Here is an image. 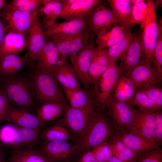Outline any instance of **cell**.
I'll use <instances>...</instances> for the list:
<instances>
[{"label": "cell", "instance_id": "cell-31", "mask_svg": "<svg viewBox=\"0 0 162 162\" xmlns=\"http://www.w3.org/2000/svg\"><path fill=\"white\" fill-rule=\"evenodd\" d=\"M54 73L62 88L71 90L81 88L71 64L67 62Z\"/></svg>", "mask_w": 162, "mask_h": 162}, {"label": "cell", "instance_id": "cell-27", "mask_svg": "<svg viewBox=\"0 0 162 162\" xmlns=\"http://www.w3.org/2000/svg\"><path fill=\"white\" fill-rule=\"evenodd\" d=\"M113 62L108 55L107 49L95 47L89 71L93 84Z\"/></svg>", "mask_w": 162, "mask_h": 162}, {"label": "cell", "instance_id": "cell-1", "mask_svg": "<svg viewBox=\"0 0 162 162\" xmlns=\"http://www.w3.org/2000/svg\"><path fill=\"white\" fill-rule=\"evenodd\" d=\"M0 87L6 93L10 104L24 111L36 113L37 103L31 74L18 73L1 79Z\"/></svg>", "mask_w": 162, "mask_h": 162}, {"label": "cell", "instance_id": "cell-34", "mask_svg": "<svg viewBox=\"0 0 162 162\" xmlns=\"http://www.w3.org/2000/svg\"><path fill=\"white\" fill-rule=\"evenodd\" d=\"M73 136L69 130L58 122L42 132L41 139L44 141H69Z\"/></svg>", "mask_w": 162, "mask_h": 162}, {"label": "cell", "instance_id": "cell-11", "mask_svg": "<svg viewBox=\"0 0 162 162\" xmlns=\"http://www.w3.org/2000/svg\"><path fill=\"white\" fill-rule=\"evenodd\" d=\"M101 1L92 10L87 17L88 27L90 34L95 37L102 29L118 24L117 19L112 10Z\"/></svg>", "mask_w": 162, "mask_h": 162}, {"label": "cell", "instance_id": "cell-10", "mask_svg": "<svg viewBox=\"0 0 162 162\" xmlns=\"http://www.w3.org/2000/svg\"><path fill=\"white\" fill-rule=\"evenodd\" d=\"M154 111L135 108L133 121L127 132L141 136L157 145L155 138Z\"/></svg>", "mask_w": 162, "mask_h": 162}, {"label": "cell", "instance_id": "cell-49", "mask_svg": "<svg viewBox=\"0 0 162 162\" xmlns=\"http://www.w3.org/2000/svg\"><path fill=\"white\" fill-rule=\"evenodd\" d=\"M4 148L0 142V162H6L5 160V152Z\"/></svg>", "mask_w": 162, "mask_h": 162}, {"label": "cell", "instance_id": "cell-13", "mask_svg": "<svg viewBox=\"0 0 162 162\" xmlns=\"http://www.w3.org/2000/svg\"><path fill=\"white\" fill-rule=\"evenodd\" d=\"M120 59L119 67L123 74L130 72L145 61L146 57L140 29L136 33L127 50Z\"/></svg>", "mask_w": 162, "mask_h": 162}, {"label": "cell", "instance_id": "cell-47", "mask_svg": "<svg viewBox=\"0 0 162 162\" xmlns=\"http://www.w3.org/2000/svg\"><path fill=\"white\" fill-rule=\"evenodd\" d=\"M76 162H98L91 150L85 152L80 155Z\"/></svg>", "mask_w": 162, "mask_h": 162}, {"label": "cell", "instance_id": "cell-43", "mask_svg": "<svg viewBox=\"0 0 162 162\" xmlns=\"http://www.w3.org/2000/svg\"><path fill=\"white\" fill-rule=\"evenodd\" d=\"M139 89L144 92L158 106L162 109V89L161 87L144 86Z\"/></svg>", "mask_w": 162, "mask_h": 162}, {"label": "cell", "instance_id": "cell-55", "mask_svg": "<svg viewBox=\"0 0 162 162\" xmlns=\"http://www.w3.org/2000/svg\"><path fill=\"white\" fill-rule=\"evenodd\" d=\"M1 78L0 76V82H1Z\"/></svg>", "mask_w": 162, "mask_h": 162}, {"label": "cell", "instance_id": "cell-46", "mask_svg": "<svg viewBox=\"0 0 162 162\" xmlns=\"http://www.w3.org/2000/svg\"><path fill=\"white\" fill-rule=\"evenodd\" d=\"M6 162H27L17 149H12Z\"/></svg>", "mask_w": 162, "mask_h": 162}, {"label": "cell", "instance_id": "cell-14", "mask_svg": "<svg viewBox=\"0 0 162 162\" xmlns=\"http://www.w3.org/2000/svg\"><path fill=\"white\" fill-rule=\"evenodd\" d=\"M27 34V55L31 70L33 68L36 58L46 41L45 31L39 18L33 23Z\"/></svg>", "mask_w": 162, "mask_h": 162}, {"label": "cell", "instance_id": "cell-30", "mask_svg": "<svg viewBox=\"0 0 162 162\" xmlns=\"http://www.w3.org/2000/svg\"><path fill=\"white\" fill-rule=\"evenodd\" d=\"M138 89L136 85L122 74L118 80L112 96L118 101L128 103Z\"/></svg>", "mask_w": 162, "mask_h": 162}, {"label": "cell", "instance_id": "cell-18", "mask_svg": "<svg viewBox=\"0 0 162 162\" xmlns=\"http://www.w3.org/2000/svg\"><path fill=\"white\" fill-rule=\"evenodd\" d=\"M4 121L18 126L42 129L45 123L41 121L34 114L27 112L9 104Z\"/></svg>", "mask_w": 162, "mask_h": 162}, {"label": "cell", "instance_id": "cell-44", "mask_svg": "<svg viewBox=\"0 0 162 162\" xmlns=\"http://www.w3.org/2000/svg\"><path fill=\"white\" fill-rule=\"evenodd\" d=\"M159 110L154 111L155 125V138L157 146L162 145V111Z\"/></svg>", "mask_w": 162, "mask_h": 162}, {"label": "cell", "instance_id": "cell-53", "mask_svg": "<svg viewBox=\"0 0 162 162\" xmlns=\"http://www.w3.org/2000/svg\"><path fill=\"white\" fill-rule=\"evenodd\" d=\"M6 1L5 0H0V11L3 9L6 5Z\"/></svg>", "mask_w": 162, "mask_h": 162}, {"label": "cell", "instance_id": "cell-32", "mask_svg": "<svg viewBox=\"0 0 162 162\" xmlns=\"http://www.w3.org/2000/svg\"><path fill=\"white\" fill-rule=\"evenodd\" d=\"M117 135L108 142L112 155L122 162H136L139 154L126 146Z\"/></svg>", "mask_w": 162, "mask_h": 162}, {"label": "cell", "instance_id": "cell-12", "mask_svg": "<svg viewBox=\"0 0 162 162\" xmlns=\"http://www.w3.org/2000/svg\"><path fill=\"white\" fill-rule=\"evenodd\" d=\"M140 25L146 57L145 61L151 63L154 58L158 30L156 7Z\"/></svg>", "mask_w": 162, "mask_h": 162}, {"label": "cell", "instance_id": "cell-9", "mask_svg": "<svg viewBox=\"0 0 162 162\" xmlns=\"http://www.w3.org/2000/svg\"><path fill=\"white\" fill-rule=\"evenodd\" d=\"M67 62V58L60 53L56 45L51 41H46L36 58L33 68L55 72Z\"/></svg>", "mask_w": 162, "mask_h": 162}, {"label": "cell", "instance_id": "cell-8", "mask_svg": "<svg viewBox=\"0 0 162 162\" xmlns=\"http://www.w3.org/2000/svg\"><path fill=\"white\" fill-rule=\"evenodd\" d=\"M135 109L128 103L118 101L112 97L108 111L112 124L118 133L127 132L133 121Z\"/></svg>", "mask_w": 162, "mask_h": 162}, {"label": "cell", "instance_id": "cell-3", "mask_svg": "<svg viewBox=\"0 0 162 162\" xmlns=\"http://www.w3.org/2000/svg\"><path fill=\"white\" fill-rule=\"evenodd\" d=\"M123 72L113 62L107 69L93 83L91 92L96 107L108 111V107L118 80Z\"/></svg>", "mask_w": 162, "mask_h": 162}, {"label": "cell", "instance_id": "cell-38", "mask_svg": "<svg viewBox=\"0 0 162 162\" xmlns=\"http://www.w3.org/2000/svg\"><path fill=\"white\" fill-rule=\"evenodd\" d=\"M157 22L158 30L157 41L151 66L160 75H162V20Z\"/></svg>", "mask_w": 162, "mask_h": 162}, {"label": "cell", "instance_id": "cell-25", "mask_svg": "<svg viewBox=\"0 0 162 162\" xmlns=\"http://www.w3.org/2000/svg\"><path fill=\"white\" fill-rule=\"evenodd\" d=\"M27 40L25 35L8 32L5 34L0 46V58L7 55H17L27 49Z\"/></svg>", "mask_w": 162, "mask_h": 162}, {"label": "cell", "instance_id": "cell-21", "mask_svg": "<svg viewBox=\"0 0 162 162\" xmlns=\"http://www.w3.org/2000/svg\"><path fill=\"white\" fill-rule=\"evenodd\" d=\"M130 31L118 24L113 25L100 30L95 37L97 46L107 49L119 41Z\"/></svg>", "mask_w": 162, "mask_h": 162}, {"label": "cell", "instance_id": "cell-29", "mask_svg": "<svg viewBox=\"0 0 162 162\" xmlns=\"http://www.w3.org/2000/svg\"><path fill=\"white\" fill-rule=\"evenodd\" d=\"M107 2L117 19L118 25L131 29L129 22L132 7L130 0H108Z\"/></svg>", "mask_w": 162, "mask_h": 162}, {"label": "cell", "instance_id": "cell-16", "mask_svg": "<svg viewBox=\"0 0 162 162\" xmlns=\"http://www.w3.org/2000/svg\"><path fill=\"white\" fill-rule=\"evenodd\" d=\"M38 150L53 162H67L74 156V145L69 141H44Z\"/></svg>", "mask_w": 162, "mask_h": 162}, {"label": "cell", "instance_id": "cell-48", "mask_svg": "<svg viewBox=\"0 0 162 162\" xmlns=\"http://www.w3.org/2000/svg\"><path fill=\"white\" fill-rule=\"evenodd\" d=\"M8 30L7 28L2 19L0 14V46Z\"/></svg>", "mask_w": 162, "mask_h": 162}, {"label": "cell", "instance_id": "cell-17", "mask_svg": "<svg viewBox=\"0 0 162 162\" xmlns=\"http://www.w3.org/2000/svg\"><path fill=\"white\" fill-rule=\"evenodd\" d=\"M90 36L88 28L77 33L56 38L51 41L63 56L70 58L82 48Z\"/></svg>", "mask_w": 162, "mask_h": 162}, {"label": "cell", "instance_id": "cell-7", "mask_svg": "<svg viewBox=\"0 0 162 162\" xmlns=\"http://www.w3.org/2000/svg\"><path fill=\"white\" fill-rule=\"evenodd\" d=\"M0 14L8 32L25 35L33 23L38 18V11L28 13L15 9L8 4L0 11Z\"/></svg>", "mask_w": 162, "mask_h": 162}, {"label": "cell", "instance_id": "cell-26", "mask_svg": "<svg viewBox=\"0 0 162 162\" xmlns=\"http://www.w3.org/2000/svg\"><path fill=\"white\" fill-rule=\"evenodd\" d=\"M117 136L126 146L139 155L146 151L160 147L148 139L134 134L127 132L118 133Z\"/></svg>", "mask_w": 162, "mask_h": 162}, {"label": "cell", "instance_id": "cell-19", "mask_svg": "<svg viewBox=\"0 0 162 162\" xmlns=\"http://www.w3.org/2000/svg\"><path fill=\"white\" fill-rule=\"evenodd\" d=\"M42 129L16 126L12 140L8 148L14 149H34L41 139Z\"/></svg>", "mask_w": 162, "mask_h": 162}, {"label": "cell", "instance_id": "cell-5", "mask_svg": "<svg viewBox=\"0 0 162 162\" xmlns=\"http://www.w3.org/2000/svg\"><path fill=\"white\" fill-rule=\"evenodd\" d=\"M96 108L93 98L81 108H72L66 104L63 116L59 122L64 124L79 139L88 127Z\"/></svg>", "mask_w": 162, "mask_h": 162}, {"label": "cell", "instance_id": "cell-35", "mask_svg": "<svg viewBox=\"0 0 162 162\" xmlns=\"http://www.w3.org/2000/svg\"><path fill=\"white\" fill-rule=\"evenodd\" d=\"M155 7L154 2L152 0H146L133 6L129 22L131 27L132 28L136 25L140 24Z\"/></svg>", "mask_w": 162, "mask_h": 162}, {"label": "cell", "instance_id": "cell-6", "mask_svg": "<svg viewBox=\"0 0 162 162\" xmlns=\"http://www.w3.org/2000/svg\"><path fill=\"white\" fill-rule=\"evenodd\" d=\"M94 37L91 35L82 48L70 58L71 65L78 81L86 90L91 92L93 81L89 74L95 47Z\"/></svg>", "mask_w": 162, "mask_h": 162}, {"label": "cell", "instance_id": "cell-54", "mask_svg": "<svg viewBox=\"0 0 162 162\" xmlns=\"http://www.w3.org/2000/svg\"><path fill=\"white\" fill-rule=\"evenodd\" d=\"M156 3L154 2L155 4H157L160 6H162V0H156Z\"/></svg>", "mask_w": 162, "mask_h": 162}, {"label": "cell", "instance_id": "cell-36", "mask_svg": "<svg viewBox=\"0 0 162 162\" xmlns=\"http://www.w3.org/2000/svg\"><path fill=\"white\" fill-rule=\"evenodd\" d=\"M136 34V33L130 32L123 39L107 49L108 55L112 61L116 62L121 58L127 50Z\"/></svg>", "mask_w": 162, "mask_h": 162}, {"label": "cell", "instance_id": "cell-20", "mask_svg": "<svg viewBox=\"0 0 162 162\" xmlns=\"http://www.w3.org/2000/svg\"><path fill=\"white\" fill-rule=\"evenodd\" d=\"M88 28L87 18H81L56 23L45 33L46 39L52 40L77 33Z\"/></svg>", "mask_w": 162, "mask_h": 162}, {"label": "cell", "instance_id": "cell-40", "mask_svg": "<svg viewBox=\"0 0 162 162\" xmlns=\"http://www.w3.org/2000/svg\"><path fill=\"white\" fill-rule=\"evenodd\" d=\"M16 149L27 162H53L38 149L28 148Z\"/></svg>", "mask_w": 162, "mask_h": 162}, {"label": "cell", "instance_id": "cell-41", "mask_svg": "<svg viewBox=\"0 0 162 162\" xmlns=\"http://www.w3.org/2000/svg\"><path fill=\"white\" fill-rule=\"evenodd\" d=\"M91 150L98 162H107L112 156L108 142L102 143Z\"/></svg>", "mask_w": 162, "mask_h": 162}, {"label": "cell", "instance_id": "cell-45", "mask_svg": "<svg viewBox=\"0 0 162 162\" xmlns=\"http://www.w3.org/2000/svg\"><path fill=\"white\" fill-rule=\"evenodd\" d=\"M9 104L6 93L0 87V124L4 121V115Z\"/></svg>", "mask_w": 162, "mask_h": 162}, {"label": "cell", "instance_id": "cell-52", "mask_svg": "<svg viewBox=\"0 0 162 162\" xmlns=\"http://www.w3.org/2000/svg\"><path fill=\"white\" fill-rule=\"evenodd\" d=\"M107 162H122L119 159L116 157L112 156Z\"/></svg>", "mask_w": 162, "mask_h": 162}, {"label": "cell", "instance_id": "cell-42", "mask_svg": "<svg viewBox=\"0 0 162 162\" xmlns=\"http://www.w3.org/2000/svg\"><path fill=\"white\" fill-rule=\"evenodd\" d=\"M136 162H162V148L148 150L140 153Z\"/></svg>", "mask_w": 162, "mask_h": 162}, {"label": "cell", "instance_id": "cell-33", "mask_svg": "<svg viewBox=\"0 0 162 162\" xmlns=\"http://www.w3.org/2000/svg\"><path fill=\"white\" fill-rule=\"evenodd\" d=\"M62 91L70 107L80 108L85 106L92 98L91 92L82 88L71 90L62 88Z\"/></svg>", "mask_w": 162, "mask_h": 162}, {"label": "cell", "instance_id": "cell-39", "mask_svg": "<svg viewBox=\"0 0 162 162\" xmlns=\"http://www.w3.org/2000/svg\"><path fill=\"white\" fill-rule=\"evenodd\" d=\"M43 0H14L8 4L17 10L28 13L37 11L42 5Z\"/></svg>", "mask_w": 162, "mask_h": 162}, {"label": "cell", "instance_id": "cell-28", "mask_svg": "<svg viewBox=\"0 0 162 162\" xmlns=\"http://www.w3.org/2000/svg\"><path fill=\"white\" fill-rule=\"evenodd\" d=\"M65 104L53 101L43 103L37 108L36 115L43 122L53 121L64 115Z\"/></svg>", "mask_w": 162, "mask_h": 162}, {"label": "cell", "instance_id": "cell-37", "mask_svg": "<svg viewBox=\"0 0 162 162\" xmlns=\"http://www.w3.org/2000/svg\"><path fill=\"white\" fill-rule=\"evenodd\" d=\"M130 105L138 108L152 111L162 110L143 91L138 89L130 101L128 103Z\"/></svg>", "mask_w": 162, "mask_h": 162}, {"label": "cell", "instance_id": "cell-24", "mask_svg": "<svg viewBox=\"0 0 162 162\" xmlns=\"http://www.w3.org/2000/svg\"><path fill=\"white\" fill-rule=\"evenodd\" d=\"M29 67V61L27 55H6L0 58V76L1 78L14 76L26 66Z\"/></svg>", "mask_w": 162, "mask_h": 162}, {"label": "cell", "instance_id": "cell-23", "mask_svg": "<svg viewBox=\"0 0 162 162\" xmlns=\"http://www.w3.org/2000/svg\"><path fill=\"white\" fill-rule=\"evenodd\" d=\"M100 0H78L71 5L64 7L60 17L69 21L87 18L92 10Z\"/></svg>", "mask_w": 162, "mask_h": 162}, {"label": "cell", "instance_id": "cell-4", "mask_svg": "<svg viewBox=\"0 0 162 162\" xmlns=\"http://www.w3.org/2000/svg\"><path fill=\"white\" fill-rule=\"evenodd\" d=\"M30 70L38 104L51 101L67 104L66 98L54 72L35 68Z\"/></svg>", "mask_w": 162, "mask_h": 162}, {"label": "cell", "instance_id": "cell-56", "mask_svg": "<svg viewBox=\"0 0 162 162\" xmlns=\"http://www.w3.org/2000/svg\"><path fill=\"white\" fill-rule=\"evenodd\" d=\"M67 162H72L71 161H68Z\"/></svg>", "mask_w": 162, "mask_h": 162}, {"label": "cell", "instance_id": "cell-51", "mask_svg": "<svg viewBox=\"0 0 162 162\" xmlns=\"http://www.w3.org/2000/svg\"><path fill=\"white\" fill-rule=\"evenodd\" d=\"M130 4L132 7L133 6L138 3L146 2L145 0H130Z\"/></svg>", "mask_w": 162, "mask_h": 162}, {"label": "cell", "instance_id": "cell-22", "mask_svg": "<svg viewBox=\"0 0 162 162\" xmlns=\"http://www.w3.org/2000/svg\"><path fill=\"white\" fill-rule=\"evenodd\" d=\"M63 7L62 0H43L42 5L38 11V16L42 18L41 23L44 31L57 23Z\"/></svg>", "mask_w": 162, "mask_h": 162}, {"label": "cell", "instance_id": "cell-15", "mask_svg": "<svg viewBox=\"0 0 162 162\" xmlns=\"http://www.w3.org/2000/svg\"><path fill=\"white\" fill-rule=\"evenodd\" d=\"M139 88L144 86L160 87L162 75L159 74L151 66V63L145 61L130 72L123 74Z\"/></svg>", "mask_w": 162, "mask_h": 162}, {"label": "cell", "instance_id": "cell-50", "mask_svg": "<svg viewBox=\"0 0 162 162\" xmlns=\"http://www.w3.org/2000/svg\"><path fill=\"white\" fill-rule=\"evenodd\" d=\"M78 0H62L63 7L71 5L76 2Z\"/></svg>", "mask_w": 162, "mask_h": 162}, {"label": "cell", "instance_id": "cell-2", "mask_svg": "<svg viewBox=\"0 0 162 162\" xmlns=\"http://www.w3.org/2000/svg\"><path fill=\"white\" fill-rule=\"evenodd\" d=\"M118 134L108 111L96 108L87 130L74 145L75 156L91 150L102 143L109 142Z\"/></svg>", "mask_w": 162, "mask_h": 162}]
</instances>
